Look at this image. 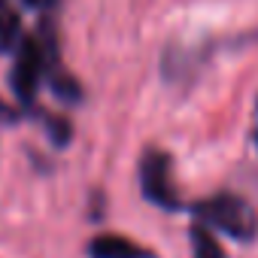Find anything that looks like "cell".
<instances>
[{
	"mask_svg": "<svg viewBox=\"0 0 258 258\" xmlns=\"http://www.w3.org/2000/svg\"><path fill=\"white\" fill-rule=\"evenodd\" d=\"M195 213L201 216V225L207 231H219L237 243H249L258 234V213L249 207V201H243L231 191L201 201L195 207Z\"/></svg>",
	"mask_w": 258,
	"mask_h": 258,
	"instance_id": "1",
	"label": "cell"
},
{
	"mask_svg": "<svg viewBox=\"0 0 258 258\" xmlns=\"http://www.w3.org/2000/svg\"><path fill=\"white\" fill-rule=\"evenodd\" d=\"M140 185H143V198L161 210H182V201L173 188L170 179V158L158 149L146 152L140 161Z\"/></svg>",
	"mask_w": 258,
	"mask_h": 258,
	"instance_id": "2",
	"label": "cell"
},
{
	"mask_svg": "<svg viewBox=\"0 0 258 258\" xmlns=\"http://www.w3.org/2000/svg\"><path fill=\"white\" fill-rule=\"evenodd\" d=\"M43 76V49L37 40H22L16 46V67H13V91L22 103H31Z\"/></svg>",
	"mask_w": 258,
	"mask_h": 258,
	"instance_id": "3",
	"label": "cell"
},
{
	"mask_svg": "<svg viewBox=\"0 0 258 258\" xmlns=\"http://www.w3.org/2000/svg\"><path fill=\"white\" fill-rule=\"evenodd\" d=\"M88 255L91 258H155L149 249H143L140 243L121 234H97L88 243Z\"/></svg>",
	"mask_w": 258,
	"mask_h": 258,
	"instance_id": "4",
	"label": "cell"
},
{
	"mask_svg": "<svg viewBox=\"0 0 258 258\" xmlns=\"http://www.w3.org/2000/svg\"><path fill=\"white\" fill-rule=\"evenodd\" d=\"M19 16L13 13V7L7 0H0V52H13L22 40H19Z\"/></svg>",
	"mask_w": 258,
	"mask_h": 258,
	"instance_id": "5",
	"label": "cell"
},
{
	"mask_svg": "<svg viewBox=\"0 0 258 258\" xmlns=\"http://www.w3.org/2000/svg\"><path fill=\"white\" fill-rule=\"evenodd\" d=\"M191 246H195V258H225L216 234L207 231L204 225H195L191 228Z\"/></svg>",
	"mask_w": 258,
	"mask_h": 258,
	"instance_id": "6",
	"label": "cell"
},
{
	"mask_svg": "<svg viewBox=\"0 0 258 258\" xmlns=\"http://www.w3.org/2000/svg\"><path fill=\"white\" fill-rule=\"evenodd\" d=\"M25 4H28V7H49L52 0H25Z\"/></svg>",
	"mask_w": 258,
	"mask_h": 258,
	"instance_id": "7",
	"label": "cell"
},
{
	"mask_svg": "<svg viewBox=\"0 0 258 258\" xmlns=\"http://www.w3.org/2000/svg\"><path fill=\"white\" fill-rule=\"evenodd\" d=\"M252 137H255V146H258V103H255V131H252Z\"/></svg>",
	"mask_w": 258,
	"mask_h": 258,
	"instance_id": "8",
	"label": "cell"
}]
</instances>
